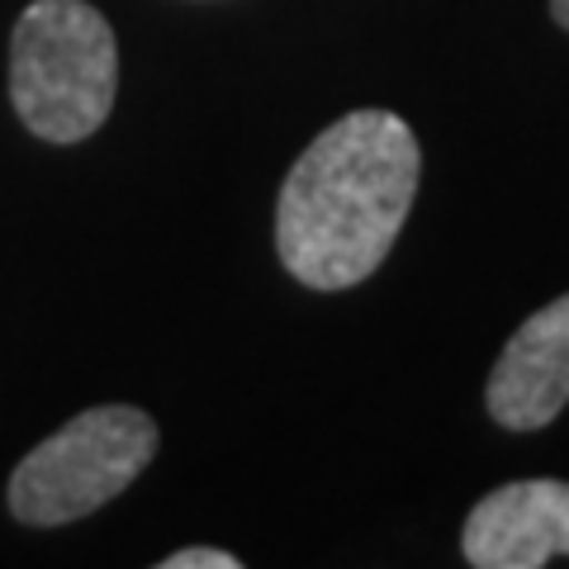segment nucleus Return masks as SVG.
<instances>
[{
	"label": "nucleus",
	"instance_id": "1",
	"mask_svg": "<svg viewBox=\"0 0 569 569\" xmlns=\"http://www.w3.org/2000/svg\"><path fill=\"white\" fill-rule=\"evenodd\" d=\"M418 133L399 114L356 110L328 123L280 186V266L309 290H351L370 280L418 200Z\"/></svg>",
	"mask_w": 569,
	"mask_h": 569
},
{
	"label": "nucleus",
	"instance_id": "2",
	"mask_svg": "<svg viewBox=\"0 0 569 569\" xmlns=\"http://www.w3.org/2000/svg\"><path fill=\"white\" fill-rule=\"evenodd\" d=\"M119 48L86 0H33L10 33V100L43 142H86L114 110Z\"/></svg>",
	"mask_w": 569,
	"mask_h": 569
},
{
	"label": "nucleus",
	"instance_id": "3",
	"mask_svg": "<svg viewBox=\"0 0 569 569\" xmlns=\"http://www.w3.org/2000/svg\"><path fill=\"white\" fill-rule=\"evenodd\" d=\"M157 456V422L133 403L86 408L39 441L10 475V512L24 527H67L100 512Z\"/></svg>",
	"mask_w": 569,
	"mask_h": 569
},
{
	"label": "nucleus",
	"instance_id": "4",
	"mask_svg": "<svg viewBox=\"0 0 569 569\" xmlns=\"http://www.w3.org/2000/svg\"><path fill=\"white\" fill-rule=\"evenodd\" d=\"M460 556L475 569H541L569 556V485L518 479L485 493L460 531Z\"/></svg>",
	"mask_w": 569,
	"mask_h": 569
},
{
	"label": "nucleus",
	"instance_id": "5",
	"mask_svg": "<svg viewBox=\"0 0 569 569\" xmlns=\"http://www.w3.org/2000/svg\"><path fill=\"white\" fill-rule=\"evenodd\" d=\"M489 418L508 432L550 427L569 403V295L550 299L498 351L485 389Z\"/></svg>",
	"mask_w": 569,
	"mask_h": 569
},
{
	"label": "nucleus",
	"instance_id": "6",
	"mask_svg": "<svg viewBox=\"0 0 569 569\" xmlns=\"http://www.w3.org/2000/svg\"><path fill=\"white\" fill-rule=\"evenodd\" d=\"M238 565L242 560L233 550H219V546H186L162 560V569H238Z\"/></svg>",
	"mask_w": 569,
	"mask_h": 569
},
{
	"label": "nucleus",
	"instance_id": "7",
	"mask_svg": "<svg viewBox=\"0 0 569 569\" xmlns=\"http://www.w3.org/2000/svg\"><path fill=\"white\" fill-rule=\"evenodd\" d=\"M550 14H556L560 29H569V0H550Z\"/></svg>",
	"mask_w": 569,
	"mask_h": 569
}]
</instances>
